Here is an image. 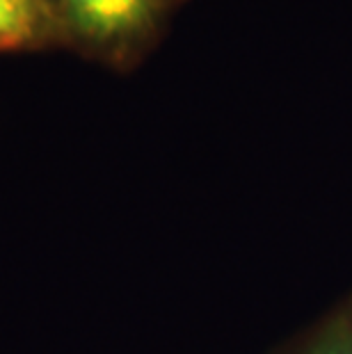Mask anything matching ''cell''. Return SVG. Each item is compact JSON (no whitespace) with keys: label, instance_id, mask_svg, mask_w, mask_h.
<instances>
[{"label":"cell","instance_id":"2","mask_svg":"<svg viewBox=\"0 0 352 354\" xmlns=\"http://www.w3.org/2000/svg\"><path fill=\"white\" fill-rule=\"evenodd\" d=\"M57 48L44 0H0V50Z\"/></svg>","mask_w":352,"mask_h":354},{"label":"cell","instance_id":"4","mask_svg":"<svg viewBox=\"0 0 352 354\" xmlns=\"http://www.w3.org/2000/svg\"><path fill=\"white\" fill-rule=\"evenodd\" d=\"M172 3H174V7H178V5H183L185 0H172Z\"/></svg>","mask_w":352,"mask_h":354},{"label":"cell","instance_id":"1","mask_svg":"<svg viewBox=\"0 0 352 354\" xmlns=\"http://www.w3.org/2000/svg\"><path fill=\"white\" fill-rule=\"evenodd\" d=\"M57 48L126 73L158 46L169 24L172 0H44Z\"/></svg>","mask_w":352,"mask_h":354},{"label":"cell","instance_id":"3","mask_svg":"<svg viewBox=\"0 0 352 354\" xmlns=\"http://www.w3.org/2000/svg\"><path fill=\"white\" fill-rule=\"evenodd\" d=\"M270 354H352V290Z\"/></svg>","mask_w":352,"mask_h":354}]
</instances>
